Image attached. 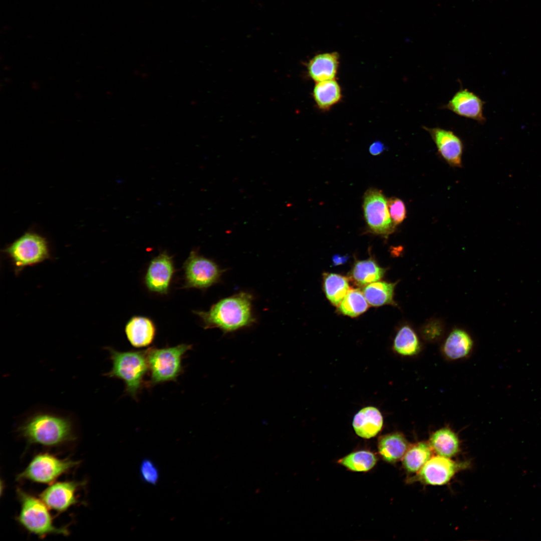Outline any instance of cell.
Returning a JSON list of instances; mask_svg holds the SVG:
<instances>
[{"label":"cell","mask_w":541,"mask_h":541,"mask_svg":"<svg viewBox=\"0 0 541 541\" xmlns=\"http://www.w3.org/2000/svg\"><path fill=\"white\" fill-rule=\"evenodd\" d=\"M253 296L240 292L219 300L208 311H193L205 329L218 328L224 333L248 327L256 323L252 309Z\"/></svg>","instance_id":"6da1fadb"},{"label":"cell","mask_w":541,"mask_h":541,"mask_svg":"<svg viewBox=\"0 0 541 541\" xmlns=\"http://www.w3.org/2000/svg\"><path fill=\"white\" fill-rule=\"evenodd\" d=\"M17 430L28 443L48 447L70 443L77 438L70 417L48 411H40L31 414Z\"/></svg>","instance_id":"7a4b0ae2"},{"label":"cell","mask_w":541,"mask_h":541,"mask_svg":"<svg viewBox=\"0 0 541 541\" xmlns=\"http://www.w3.org/2000/svg\"><path fill=\"white\" fill-rule=\"evenodd\" d=\"M105 349L109 353L112 366L104 375L122 380L125 393L136 399L149 371L146 350L121 352L109 347Z\"/></svg>","instance_id":"3957f363"},{"label":"cell","mask_w":541,"mask_h":541,"mask_svg":"<svg viewBox=\"0 0 541 541\" xmlns=\"http://www.w3.org/2000/svg\"><path fill=\"white\" fill-rule=\"evenodd\" d=\"M10 260L14 273L19 275L28 266L52 259L47 239L34 231H27L3 250Z\"/></svg>","instance_id":"277c9868"},{"label":"cell","mask_w":541,"mask_h":541,"mask_svg":"<svg viewBox=\"0 0 541 541\" xmlns=\"http://www.w3.org/2000/svg\"><path fill=\"white\" fill-rule=\"evenodd\" d=\"M192 348L182 344L162 348L151 347L146 350L150 378L146 385L152 387L160 383L175 381L183 372L182 359Z\"/></svg>","instance_id":"5b68a950"},{"label":"cell","mask_w":541,"mask_h":541,"mask_svg":"<svg viewBox=\"0 0 541 541\" xmlns=\"http://www.w3.org/2000/svg\"><path fill=\"white\" fill-rule=\"evenodd\" d=\"M17 494L21 509L17 521L28 532L44 537L48 534L68 535L69 532L65 527L56 526L48 506L41 499L18 489Z\"/></svg>","instance_id":"8992f818"},{"label":"cell","mask_w":541,"mask_h":541,"mask_svg":"<svg viewBox=\"0 0 541 541\" xmlns=\"http://www.w3.org/2000/svg\"><path fill=\"white\" fill-rule=\"evenodd\" d=\"M184 284L183 288L204 290L220 281L225 269L221 268L212 259L190 251L183 264Z\"/></svg>","instance_id":"52a82bcc"},{"label":"cell","mask_w":541,"mask_h":541,"mask_svg":"<svg viewBox=\"0 0 541 541\" xmlns=\"http://www.w3.org/2000/svg\"><path fill=\"white\" fill-rule=\"evenodd\" d=\"M79 463L69 459H61L49 453L39 454L17 477L18 480L50 483Z\"/></svg>","instance_id":"ba28073f"},{"label":"cell","mask_w":541,"mask_h":541,"mask_svg":"<svg viewBox=\"0 0 541 541\" xmlns=\"http://www.w3.org/2000/svg\"><path fill=\"white\" fill-rule=\"evenodd\" d=\"M363 207L366 221L372 232L387 235L394 231L396 226L389 212L387 200L380 190L368 189L364 194Z\"/></svg>","instance_id":"9c48e42d"},{"label":"cell","mask_w":541,"mask_h":541,"mask_svg":"<svg viewBox=\"0 0 541 541\" xmlns=\"http://www.w3.org/2000/svg\"><path fill=\"white\" fill-rule=\"evenodd\" d=\"M172 256L166 251L160 253L150 261L144 277V284L151 292L167 295L175 272Z\"/></svg>","instance_id":"30bf717a"},{"label":"cell","mask_w":541,"mask_h":541,"mask_svg":"<svg viewBox=\"0 0 541 541\" xmlns=\"http://www.w3.org/2000/svg\"><path fill=\"white\" fill-rule=\"evenodd\" d=\"M465 463L457 462L438 455L430 458L414 477L416 481L431 485H442L448 482Z\"/></svg>","instance_id":"8fae6325"},{"label":"cell","mask_w":541,"mask_h":541,"mask_svg":"<svg viewBox=\"0 0 541 541\" xmlns=\"http://www.w3.org/2000/svg\"><path fill=\"white\" fill-rule=\"evenodd\" d=\"M84 484L75 481L56 482L45 489L40 498L49 508L63 512L79 502L76 492Z\"/></svg>","instance_id":"7c38bea8"},{"label":"cell","mask_w":541,"mask_h":541,"mask_svg":"<svg viewBox=\"0 0 541 541\" xmlns=\"http://www.w3.org/2000/svg\"><path fill=\"white\" fill-rule=\"evenodd\" d=\"M423 128L430 135L443 159L451 166L461 167L463 143L453 131L439 127Z\"/></svg>","instance_id":"4fadbf2b"},{"label":"cell","mask_w":541,"mask_h":541,"mask_svg":"<svg viewBox=\"0 0 541 541\" xmlns=\"http://www.w3.org/2000/svg\"><path fill=\"white\" fill-rule=\"evenodd\" d=\"M484 104L485 102L473 92L466 89H460L443 108L483 124L486 121L483 115Z\"/></svg>","instance_id":"5bb4252c"},{"label":"cell","mask_w":541,"mask_h":541,"mask_svg":"<svg viewBox=\"0 0 541 541\" xmlns=\"http://www.w3.org/2000/svg\"><path fill=\"white\" fill-rule=\"evenodd\" d=\"M125 332L132 346L143 348L153 343L156 334V327L153 321L148 317L134 316L126 324Z\"/></svg>","instance_id":"9a60e30c"},{"label":"cell","mask_w":541,"mask_h":541,"mask_svg":"<svg viewBox=\"0 0 541 541\" xmlns=\"http://www.w3.org/2000/svg\"><path fill=\"white\" fill-rule=\"evenodd\" d=\"M383 425L381 413L373 406L363 408L355 415L353 420L355 433L366 439L375 437L381 430Z\"/></svg>","instance_id":"2e32d148"},{"label":"cell","mask_w":541,"mask_h":541,"mask_svg":"<svg viewBox=\"0 0 541 541\" xmlns=\"http://www.w3.org/2000/svg\"><path fill=\"white\" fill-rule=\"evenodd\" d=\"M339 55L336 53L318 54L310 60L307 69L309 76L317 82L335 79L339 67Z\"/></svg>","instance_id":"e0dca14e"},{"label":"cell","mask_w":541,"mask_h":541,"mask_svg":"<svg viewBox=\"0 0 541 541\" xmlns=\"http://www.w3.org/2000/svg\"><path fill=\"white\" fill-rule=\"evenodd\" d=\"M409 446V443L400 432H393L381 436L378 442V451L383 459L389 463H395L403 458Z\"/></svg>","instance_id":"ac0fdd59"},{"label":"cell","mask_w":541,"mask_h":541,"mask_svg":"<svg viewBox=\"0 0 541 541\" xmlns=\"http://www.w3.org/2000/svg\"><path fill=\"white\" fill-rule=\"evenodd\" d=\"M473 345L472 338L465 331L455 329L446 338L442 346V352L450 360L460 359L470 354Z\"/></svg>","instance_id":"d6986e66"},{"label":"cell","mask_w":541,"mask_h":541,"mask_svg":"<svg viewBox=\"0 0 541 541\" xmlns=\"http://www.w3.org/2000/svg\"><path fill=\"white\" fill-rule=\"evenodd\" d=\"M386 273V269L380 266L372 258L356 260L350 273V278L359 287H364L381 280Z\"/></svg>","instance_id":"ffe728a7"},{"label":"cell","mask_w":541,"mask_h":541,"mask_svg":"<svg viewBox=\"0 0 541 541\" xmlns=\"http://www.w3.org/2000/svg\"><path fill=\"white\" fill-rule=\"evenodd\" d=\"M429 444L439 455L451 457L459 450V440L456 434L447 427L439 429L432 433Z\"/></svg>","instance_id":"44dd1931"},{"label":"cell","mask_w":541,"mask_h":541,"mask_svg":"<svg viewBox=\"0 0 541 541\" xmlns=\"http://www.w3.org/2000/svg\"><path fill=\"white\" fill-rule=\"evenodd\" d=\"M397 284V282L376 281L364 286L362 292L368 303L371 306L395 305L393 298Z\"/></svg>","instance_id":"7402d4cb"},{"label":"cell","mask_w":541,"mask_h":541,"mask_svg":"<svg viewBox=\"0 0 541 541\" xmlns=\"http://www.w3.org/2000/svg\"><path fill=\"white\" fill-rule=\"evenodd\" d=\"M341 89L335 79L317 82L313 90V97L321 109L328 110L341 98Z\"/></svg>","instance_id":"603a6c76"},{"label":"cell","mask_w":541,"mask_h":541,"mask_svg":"<svg viewBox=\"0 0 541 541\" xmlns=\"http://www.w3.org/2000/svg\"><path fill=\"white\" fill-rule=\"evenodd\" d=\"M393 348L396 353L401 356H413L420 352L421 343L414 329L409 325H404L398 330Z\"/></svg>","instance_id":"cb8c5ba5"},{"label":"cell","mask_w":541,"mask_h":541,"mask_svg":"<svg viewBox=\"0 0 541 541\" xmlns=\"http://www.w3.org/2000/svg\"><path fill=\"white\" fill-rule=\"evenodd\" d=\"M323 279L327 298L332 305L338 307L350 290L348 278L337 274L325 273Z\"/></svg>","instance_id":"d4e9b609"},{"label":"cell","mask_w":541,"mask_h":541,"mask_svg":"<svg viewBox=\"0 0 541 541\" xmlns=\"http://www.w3.org/2000/svg\"><path fill=\"white\" fill-rule=\"evenodd\" d=\"M432 450L429 443L424 441L409 445L402 458L405 470L409 473L418 472L430 458Z\"/></svg>","instance_id":"484cf974"},{"label":"cell","mask_w":541,"mask_h":541,"mask_svg":"<svg viewBox=\"0 0 541 541\" xmlns=\"http://www.w3.org/2000/svg\"><path fill=\"white\" fill-rule=\"evenodd\" d=\"M377 461L374 453L362 450L348 454L338 460V463L353 471L367 472L374 467Z\"/></svg>","instance_id":"4316f807"},{"label":"cell","mask_w":541,"mask_h":541,"mask_svg":"<svg viewBox=\"0 0 541 541\" xmlns=\"http://www.w3.org/2000/svg\"><path fill=\"white\" fill-rule=\"evenodd\" d=\"M368 307L362 291L350 289L338 306V311L344 315L356 317L365 312Z\"/></svg>","instance_id":"83f0119b"},{"label":"cell","mask_w":541,"mask_h":541,"mask_svg":"<svg viewBox=\"0 0 541 541\" xmlns=\"http://www.w3.org/2000/svg\"><path fill=\"white\" fill-rule=\"evenodd\" d=\"M389 212L393 223L396 226L402 223L406 216V209L404 202L393 197L387 200Z\"/></svg>","instance_id":"f1b7e54d"},{"label":"cell","mask_w":541,"mask_h":541,"mask_svg":"<svg viewBox=\"0 0 541 541\" xmlns=\"http://www.w3.org/2000/svg\"><path fill=\"white\" fill-rule=\"evenodd\" d=\"M140 476L142 480L149 484L155 485L158 481L159 473L154 462L149 459H144L140 466Z\"/></svg>","instance_id":"f546056e"},{"label":"cell","mask_w":541,"mask_h":541,"mask_svg":"<svg viewBox=\"0 0 541 541\" xmlns=\"http://www.w3.org/2000/svg\"><path fill=\"white\" fill-rule=\"evenodd\" d=\"M385 149L384 144L380 141L374 142L369 147V152L374 156H376L382 153Z\"/></svg>","instance_id":"4dcf8cb0"},{"label":"cell","mask_w":541,"mask_h":541,"mask_svg":"<svg viewBox=\"0 0 541 541\" xmlns=\"http://www.w3.org/2000/svg\"><path fill=\"white\" fill-rule=\"evenodd\" d=\"M348 258V256H341L336 254L333 257V265H337L344 264L347 261Z\"/></svg>","instance_id":"1f68e13d"}]
</instances>
